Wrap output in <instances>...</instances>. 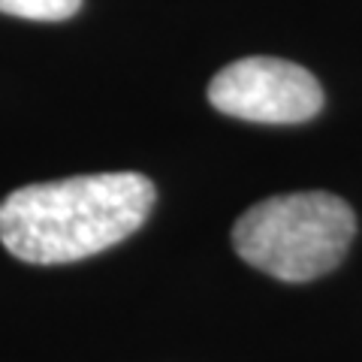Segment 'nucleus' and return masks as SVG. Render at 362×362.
Here are the masks:
<instances>
[{"label": "nucleus", "mask_w": 362, "mask_h": 362, "mask_svg": "<svg viewBox=\"0 0 362 362\" xmlns=\"http://www.w3.org/2000/svg\"><path fill=\"white\" fill-rule=\"evenodd\" d=\"M151 206L154 185L142 173L28 185L0 202V242L25 263H76L133 235Z\"/></svg>", "instance_id": "nucleus-1"}, {"label": "nucleus", "mask_w": 362, "mask_h": 362, "mask_svg": "<svg viewBox=\"0 0 362 362\" xmlns=\"http://www.w3.org/2000/svg\"><path fill=\"white\" fill-rule=\"evenodd\" d=\"M209 103L223 115L257 124H302L323 106L320 82L281 58H242L211 78Z\"/></svg>", "instance_id": "nucleus-3"}, {"label": "nucleus", "mask_w": 362, "mask_h": 362, "mask_svg": "<svg viewBox=\"0 0 362 362\" xmlns=\"http://www.w3.org/2000/svg\"><path fill=\"white\" fill-rule=\"evenodd\" d=\"M356 233V214L326 190L278 194L247 209L233 226V247L245 263L278 281L302 284L332 272Z\"/></svg>", "instance_id": "nucleus-2"}, {"label": "nucleus", "mask_w": 362, "mask_h": 362, "mask_svg": "<svg viewBox=\"0 0 362 362\" xmlns=\"http://www.w3.org/2000/svg\"><path fill=\"white\" fill-rule=\"evenodd\" d=\"M82 0H0V13L30 21H64L78 13Z\"/></svg>", "instance_id": "nucleus-4"}]
</instances>
